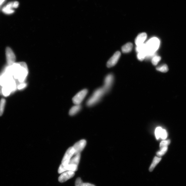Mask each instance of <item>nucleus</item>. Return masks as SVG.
<instances>
[{"label":"nucleus","instance_id":"nucleus-1","mask_svg":"<svg viewBox=\"0 0 186 186\" xmlns=\"http://www.w3.org/2000/svg\"><path fill=\"white\" fill-rule=\"evenodd\" d=\"M12 76L21 83H23L29 73L27 66L24 62L14 63L9 66Z\"/></svg>","mask_w":186,"mask_h":186},{"label":"nucleus","instance_id":"nucleus-2","mask_svg":"<svg viewBox=\"0 0 186 186\" xmlns=\"http://www.w3.org/2000/svg\"><path fill=\"white\" fill-rule=\"evenodd\" d=\"M146 44L147 47V56L146 58H150L154 56L155 52L159 47V40L156 37L152 38L148 41Z\"/></svg>","mask_w":186,"mask_h":186},{"label":"nucleus","instance_id":"nucleus-3","mask_svg":"<svg viewBox=\"0 0 186 186\" xmlns=\"http://www.w3.org/2000/svg\"><path fill=\"white\" fill-rule=\"evenodd\" d=\"M107 91L103 87L98 89L94 93L92 96L89 99L87 102L88 105L92 106L98 102L104 95V94Z\"/></svg>","mask_w":186,"mask_h":186},{"label":"nucleus","instance_id":"nucleus-4","mask_svg":"<svg viewBox=\"0 0 186 186\" xmlns=\"http://www.w3.org/2000/svg\"><path fill=\"white\" fill-rule=\"evenodd\" d=\"M88 92V90L86 89L80 91L73 98V103L76 105H80L87 95Z\"/></svg>","mask_w":186,"mask_h":186},{"label":"nucleus","instance_id":"nucleus-5","mask_svg":"<svg viewBox=\"0 0 186 186\" xmlns=\"http://www.w3.org/2000/svg\"><path fill=\"white\" fill-rule=\"evenodd\" d=\"M73 155H75V150L73 147L69 148L66 151L62 161L63 165L68 164Z\"/></svg>","mask_w":186,"mask_h":186},{"label":"nucleus","instance_id":"nucleus-6","mask_svg":"<svg viewBox=\"0 0 186 186\" xmlns=\"http://www.w3.org/2000/svg\"><path fill=\"white\" fill-rule=\"evenodd\" d=\"M6 54L8 64L9 66L13 65L16 60V56L11 48L9 47L6 48Z\"/></svg>","mask_w":186,"mask_h":186},{"label":"nucleus","instance_id":"nucleus-7","mask_svg":"<svg viewBox=\"0 0 186 186\" xmlns=\"http://www.w3.org/2000/svg\"><path fill=\"white\" fill-rule=\"evenodd\" d=\"M78 169V166L75 165L68 164L65 165L61 164L59 168L58 172L62 173L66 171H76Z\"/></svg>","mask_w":186,"mask_h":186},{"label":"nucleus","instance_id":"nucleus-8","mask_svg":"<svg viewBox=\"0 0 186 186\" xmlns=\"http://www.w3.org/2000/svg\"><path fill=\"white\" fill-rule=\"evenodd\" d=\"M86 142L85 140H82L76 143L74 145L73 147L75 150V155L80 154L86 147Z\"/></svg>","mask_w":186,"mask_h":186},{"label":"nucleus","instance_id":"nucleus-9","mask_svg":"<svg viewBox=\"0 0 186 186\" xmlns=\"http://www.w3.org/2000/svg\"><path fill=\"white\" fill-rule=\"evenodd\" d=\"M121 56V53L120 52H117L114 53L108 60L107 66L108 68H110L115 66L118 62Z\"/></svg>","mask_w":186,"mask_h":186},{"label":"nucleus","instance_id":"nucleus-10","mask_svg":"<svg viewBox=\"0 0 186 186\" xmlns=\"http://www.w3.org/2000/svg\"><path fill=\"white\" fill-rule=\"evenodd\" d=\"M74 172L72 171H66L62 173L59 178V181L61 183L64 182L69 179L72 178L74 176Z\"/></svg>","mask_w":186,"mask_h":186},{"label":"nucleus","instance_id":"nucleus-11","mask_svg":"<svg viewBox=\"0 0 186 186\" xmlns=\"http://www.w3.org/2000/svg\"><path fill=\"white\" fill-rule=\"evenodd\" d=\"M14 2H11L8 4L6 6H4L2 9V12L6 14H11L14 12V10L12 9L14 7Z\"/></svg>","mask_w":186,"mask_h":186},{"label":"nucleus","instance_id":"nucleus-12","mask_svg":"<svg viewBox=\"0 0 186 186\" xmlns=\"http://www.w3.org/2000/svg\"><path fill=\"white\" fill-rule=\"evenodd\" d=\"M147 38L146 33H142L137 36L135 40V43L137 46L143 44Z\"/></svg>","mask_w":186,"mask_h":186},{"label":"nucleus","instance_id":"nucleus-13","mask_svg":"<svg viewBox=\"0 0 186 186\" xmlns=\"http://www.w3.org/2000/svg\"><path fill=\"white\" fill-rule=\"evenodd\" d=\"M113 81V75H108L105 79L104 88L108 91L109 89L110 88Z\"/></svg>","mask_w":186,"mask_h":186},{"label":"nucleus","instance_id":"nucleus-14","mask_svg":"<svg viewBox=\"0 0 186 186\" xmlns=\"http://www.w3.org/2000/svg\"><path fill=\"white\" fill-rule=\"evenodd\" d=\"M80 158V154L75 155V156L72 157L68 164L75 165L78 166Z\"/></svg>","mask_w":186,"mask_h":186},{"label":"nucleus","instance_id":"nucleus-15","mask_svg":"<svg viewBox=\"0 0 186 186\" xmlns=\"http://www.w3.org/2000/svg\"><path fill=\"white\" fill-rule=\"evenodd\" d=\"M161 160V158L158 157H155L153 160L151 164L150 165L149 168L150 172H152L154 169L155 167H156L157 165L159 164V162Z\"/></svg>","mask_w":186,"mask_h":186},{"label":"nucleus","instance_id":"nucleus-16","mask_svg":"<svg viewBox=\"0 0 186 186\" xmlns=\"http://www.w3.org/2000/svg\"><path fill=\"white\" fill-rule=\"evenodd\" d=\"M133 48V44L129 42L124 45L122 48V52L124 53H128L131 51Z\"/></svg>","mask_w":186,"mask_h":186},{"label":"nucleus","instance_id":"nucleus-17","mask_svg":"<svg viewBox=\"0 0 186 186\" xmlns=\"http://www.w3.org/2000/svg\"><path fill=\"white\" fill-rule=\"evenodd\" d=\"M81 108L80 105H76L71 108L69 111V114L71 116H73L77 113L80 110Z\"/></svg>","mask_w":186,"mask_h":186},{"label":"nucleus","instance_id":"nucleus-18","mask_svg":"<svg viewBox=\"0 0 186 186\" xmlns=\"http://www.w3.org/2000/svg\"><path fill=\"white\" fill-rule=\"evenodd\" d=\"M136 51L137 52H147V47L146 44H144L137 46L136 48Z\"/></svg>","mask_w":186,"mask_h":186},{"label":"nucleus","instance_id":"nucleus-19","mask_svg":"<svg viewBox=\"0 0 186 186\" xmlns=\"http://www.w3.org/2000/svg\"><path fill=\"white\" fill-rule=\"evenodd\" d=\"M168 147H163L160 148V151L157 152V154L158 157H160L164 155L167 152Z\"/></svg>","mask_w":186,"mask_h":186},{"label":"nucleus","instance_id":"nucleus-20","mask_svg":"<svg viewBox=\"0 0 186 186\" xmlns=\"http://www.w3.org/2000/svg\"><path fill=\"white\" fill-rule=\"evenodd\" d=\"M6 101L5 99H2L0 101V116L3 113Z\"/></svg>","mask_w":186,"mask_h":186},{"label":"nucleus","instance_id":"nucleus-21","mask_svg":"<svg viewBox=\"0 0 186 186\" xmlns=\"http://www.w3.org/2000/svg\"><path fill=\"white\" fill-rule=\"evenodd\" d=\"M157 70L163 73H166L169 70L167 66L166 65H164L159 66L157 68Z\"/></svg>","mask_w":186,"mask_h":186},{"label":"nucleus","instance_id":"nucleus-22","mask_svg":"<svg viewBox=\"0 0 186 186\" xmlns=\"http://www.w3.org/2000/svg\"><path fill=\"white\" fill-rule=\"evenodd\" d=\"M147 56V52H142L138 53L137 55V58L140 61L143 60L146 58Z\"/></svg>","mask_w":186,"mask_h":186},{"label":"nucleus","instance_id":"nucleus-23","mask_svg":"<svg viewBox=\"0 0 186 186\" xmlns=\"http://www.w3.org/2000/svg\"><path fill=\"white\" fill-rule=\"evenodd\" d=\"M163 129L161 127H158L155 130V134L157 140L160 138L161 134Z\"/></svg>","mask_w":186,"mask_h":186},{"label":"nucleus","instance_id":"nucleus-24","mask_svg":"<svg viewBox=\"0 0 186 186\" xmlns=\"http://www.w3.org/2000/svg\"><path fill=\"white\" fill-rule=\"evenodd\" d=\"M161 59V58L160 57L156 55L154 56L152 59V64L155 66L157 65Z\"/></svg>","mask_w":186,"mask_h":186},{"label":"nucleus","instance_id":"nucleus-25","mask_svg":"<svg viewBox=\"0 0 186 186\" xmlns=\"http://www.w3.org/2000/svg\"><path fill=\"white\" fill-rule=\"evenodd\" d=\"M170 143V140H164L162 141L160 143V148H161L168 147V145H169Z\"/></svg>","mask_w":186,"mask_h":186},{"label":"nucleus","instance_id":"nucleus-26","mask_svg":"<svg viewBox=\"0 0 186 186\" xmlns=\"http://www.w3.org/2000/svg\"><path fill=\"white\" fill-rule=\"evenodd\" d=\"M167 136V133L166 130L163 129L161 134L160 138L163 140L166 139Z\"/></svg>","mask_w":186,"mask_h":186},{"label":"nucleus","instance_id":"nucleus-27","mask_svg":"<svg viewBox=\"0 0 186 186\" xmlns=\"http://www.w3.org/2000/svg\"><path fill=\"white\" fill-rule=\"evenodd\" d=\"M83 183L80 178L76 179L75 182V186H83Z\"/></svg>","mask_w":186,"mask_h":186},{"label":"nucleus","instance_id":"nucleus-28","mask_svg":"<svg viewBox=\"0 0 186 186\" xmlns=\"http://www.w3.org/2000/svg\"><path fill=\"white\" fill-rule=\"evenodd\" d=\"M27 84L26 83H22L18 86L17 88L19 90H22V89L25 88Z\"/></svg>","mask_w":186,"mask_h":186},{"label":"nucleus","instance_id":"nucleus-29","mask_svg":"<svg viewBox=\"0 0 186 186\" xmlns=\"http://www.w3.org/2000/svg\"><path fill=\"white\" fill-rule=\"evenodd\" d=\"M19 5V2L15 1L14 2V8H16L18 7Z\"/></svg>","mask_w":186,"mask_h":186},{"label":"nucleus","instance_id":"nucleus-30","mask_svg":"<svg viewBox=\"0 0 186 186\" xmlns=\"http://www.w3.org/2000/svg\"><path fill=\"white\" fill-rule=\"evenodd\" d=\"M83 186H96L95 185L90 184L89 183H83Z\"/></svg>","mask_w":186,"mask_h":186},{"label":"nucleus","instance_id":"nucleus-31","mask_svg":"<svg viewBox=\"0 0 186 186\" xmlns=\"http://www.w3.org/2000/svg\"><path fill=\"white\" fill-rule=\"evenodd\" d=\"M5 1V0H0V5L2 4Z\"/></svg>","mask_w":186,"mask_h":186}]
</instances>
